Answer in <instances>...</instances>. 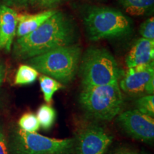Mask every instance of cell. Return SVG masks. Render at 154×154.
Here are the masks:
<instances>
[{
  "instance_id": "obj_1",
  "label": "cell",
  "mask_w": 154,
  "mask_h": 154,
  "mask_svg": "<svg viewBox=\"0 0 154 154\" xmlns=\"http://www.w3.org/2000/svg\"><path fill=\"white\" fill-rule=\"evenodd\" d=\"M76 37V28L72 18L57 11L34 32L17 38L13 52L17 59H30L57 48L74 44Z\"/></svg>"
},
{
  "instance_id": "obj_2",
  "label": "cell",
  "mask_w": 154,
  "mask_h": 154,
  "mask_svg": "<svg viewBox=\"0 0 154 154\" xmlns=\"http://www.w3.org/2000/svg\"><path fill=\"white\" fill-rule=\"evenodd\" d=\"M81 55V48L77 44H72L30 58L28 63L38 73L66 84L75 78Z\"/></svg>"
},
{
  "instance_id": "obj_3",
  "label": "cell",
  "mask_w": 154,
  "mask_h": 154,
  "mask_svg": "<svg viewBox=\"0 0 154 154\" xmlns=\"http://www.w3.org/2000/svg\"><path fill=\"white\" fill-rule=\"evenodd\" d=\"M84 24L89 40L122 37L132 31V21L121 11L110 7L88 9L84 16Z\"/></svg>"
},
{
  "instance_id": "obj_4",
  "label": "cell",
  "mask_w": 154,
  "mask_h": 154,
  "mask_svg": "<svg viewBox=\"0 0 154 154\" xmlns=\"http://www.w3.org/2000/svg\"><path fill=\"white\" fill-rule=\"evenodd\" d=\"M82 87L118 83L122 74L113 56L105 48L88 49L79 67Z\"/></svg>"
},
{
  "instance_id": "obj_5",
  "label": "cell",
  "mask_w": 154,
  "mask_h": 154,
  "mask_svg": "<svg viewBox=\"0 0 154 154\" xmlns=\"http://www.w3.org/2000/svg\"><path fill=\"white\" fill-rule=\"evenodd\" d=\"M119 82L103 86L84 87L79 103L88 116L101 121H111L119 114L123 105Z\"/></svg>"
},
{
  "instance_id": "obj_6",
  "label": "cell",
  "mask_w": 154,
  "mask_h": 154,
  "mask_svg": "<svg viewBox=\"0 0 154 154\" xmlns=\"http://www.w3.org/2000/svg\"><path fill=\"white\" fill-rule=\"evenodd\" d=\"M75 143L74 138L56 139L19 128L14 135L11 149L14 154H72Z\"/></svg>"
},
{
  "instance_id": "obj_7",
  "label": "cell",
  "mask_w": 154,
  "mask_h": 154,
  "mask_svg": "<svg viewBox=\"0 0 154 154\" xmlns=\"http://www.w3.org/2000/svg\"><path fill=\"white\" fill-rule=\"evenodd\" d=\"M119 87L128 94L146 92L152 95L154 91L153 61L128 68L121 79Z\"/></svg>"
},
{
  "instance_id": "obj_8",
  "label": "cell",
  "mask_w": 154,
  "mask_h": 154,
  "mask_svg": "<svg viewBox=\"0 0 154 154\" xmlns=\"http://www.w3.org/2000/svg\"><path fill=\"white\" fill-rule=\"evenodd\" d=\"M119 126L128 136L142 141H151L154 138V120L137 109L128 110L119 114Z\"/></svg>"
},
{
  "instance_id": "obj_9",
  "label": "cell",
  "mask_w": 154,
  "mask_h": 154,
  "mask_svg": "<svg viewBox=\"0 0 154 154\" xmlns=\"http://www.w3.org/2000/svg\"><path fill=\"white\" fill-rule=\"evenodd\" d=\"M112 140V136L103 128L94 125L81 132L75 146L77 154H104Z\"/></svg>"
},
{
  "instance_id": "obj_10",
  "label": "cell",
  "mask_w": 154,
  "mask_h": 154,
  "mask_svg": "<svg viewBox=\"0 0 154 154\" xmlns=\"http://www.w3.org/2000/svg\"><path fill=\"white\" fill-rule=\"evenodd\" d=\"M18 14L6 5H0V49L9 52L16 35Z\"/></svg>"
},
{
  "instance_id": "obj_11",
  "label": "cell",
  "mask_w": 154,
  "mask_h": 154,
  "mask_svg": "<svg viewBox=\"0 0 154 154\" xmlns=\"http://www.w3.org/2000/svg\"><path fill=\"white\" fill-rule=\"evenodd\" d=\"M154 40L140 38L134 44L126 57L128 68L153 61Z\"/></svg>"
},
{
  "instance_id": "obj_12",
  "label": "cell",
  "mask_w": 154,
  "mask_h": 154,
  "mask_svg": "<svg viewBox=\"0 0 154 154\" xmlns=\"http://www.w3.org/2000/svg\"><path fill=\"white\" fill-rule=\"evenodd\" d=\"M57 11L49 9L37 14L24 13V14H18L16 32L17 38L22 37L34 32L52 16Z\"/></svg>"
},
{
  "instance_id": "obj_13",
  "label": "cell",
  "mask_w": 154,
  "mask_h": 154,
  "mask_svg": "<svg viewBox=\"0 0 154 154\" xmlns=\"http://www.w3.org/2000/svg\"><path fill=\"white\" fill-rule=\"evenodd\" d=\"M127 13L134 16L148 14L153 8L154 0H119Z\"/></svg>"
},
{
  "instance_id": "obj_14",
  "label": "cell",
  "mask_w": 154,
  "mask_h": 154,
  "mask_svg": "<svg viewBox=\"0 0 154 154\" xmlns=\"http://www.w3.org/2000/svg\"><path fill=\"white\" fill-rule=\"evenodd\" d=\"M38 74L39 73L30 65H20L15 75L14 84L22 86L32 84L37 79Z\"/></svg>"
},
{
  "instance_id": "obj_15",
  "label": "cell",
  "mask_w": 154,
  "mask_h": 154,
  "mask_svg": "<svg viewBox=\"0 0 154 154\" xmlns=\"http://www.w3.org/2000/svg\"><path fill=\"white\" fill-rule=\"evenodd\" d=\"M39 84L41 91L43 93L44 101L48 103L51 101L54 94L62 88L60 82L46 75H42L39 77Z\"/></svg>"
},
{
  "instance_id": "obj_16",
  "label": "cell",
  "mask_w": 154,
  "mask_h": 154,
  "mask_svg": "<svg viewBox=\"0 0 154 154\" xmlns=\"http://www.w3.org/2000/svg\"><path fill=\"white\" fill-rule=\"evenodd\" d=\"M40 126L44 130H49L54 124L57 117L55 109L49 104H43L38 108L36 113Z\"/></svg>"
},
{
  "instance_id": "obj_17",
  "label": "cell",
  "mask_w": 154,
  "mask_h": 154,
  "mask_svg": "<svg viewBox=\"0 0 154 154\" xmlns=\"http://www.w3.org/2000/svg\"><path fill=\"white\" fill-rule=\"evenodd\" d=\"M18 124L20 129L29 133H36L40 127L37 117L33 113H26L22 115L19 119Z\"/></svg>"
},
{
  "instance_id": "obj_18",
  "label": "cell",
  "mask_w": 154,
  "mask_h": 154,
  "mask_svg": "<svg viewBox=\"0 0 154 154\" xmlns=\"http://www.w3.org/2000/svg\"><path fill=\"white\" fill-rule=\"evenodd\" d=\"M136 109L140 113L148 115L149 116H154V96L147 95L138 99L136 101Z\"/></svg>"
},
{
  "instance_id": "obj_19",
  "label": "cell",
  "mask_w": 154,
  "mask_h": 154,
  "mask_svg": "<svg viewBox=\"0 0 154 154\" xmlns=\"http://www.w3.org/2000/svg\"><path fill=\"white\" fill-rule=\"evenodd\" d=\"M140 34L142 38L154 40V18L150 17L142 23L140 26Z\"/></svg>"
},
{
  "instance_id": "obj_20",
  "label": "cell",
  "mask_w": 154,
  "mask_h": 154,
  "mask_svg": "<svg viewBox=\"0 0 154 154\" xmlns=\"http://www.w3.org/2000/svg\"><path fill=\"white\" fill-rule=\"evenodd\" d=\"M63 0H32L31 5H37L43 8H51Z\"/></svg>"
},
{
  "instance_id": "obj_21",
  "label": "cell",
  "mask_w": 154,
  "mask_h": 154,
  "mask_svg": "<svg viewBox=\"0 0 154 154\" xmlns=\"http://www.w3.org/2000/svg\"><path fill=\"white\" fill-rule=\"evenodd\" d=\"M7 6H15L18 7H26L32 5V0H4Z\"/></svg>"
},
{
  "instance_id": "obj_22",
  "label": "cell",
  "mask_w": 154,
  "mask_h": 154,
  "mask_svg": "<svg viewBox=\"0 0 154 154\" xmlns=\"http://www.w3.org/2000/svg\"><path fill=\"white\" fill-rule=\"evenodd\" d=\"M0 154H9L6 137L1 129H0Z\"/></svg>"
},
{
  "instance_id": "obj_23",
  "label": "cell",
  "mask_w": 154,
  "mask_h": 154,
  "mask_svg": "<svg viewBox=\"0 0 154 154\" xmlns=\"http://www.w3.org/2000/svg\"><path fill=\"white\" fill-rule=\"evenodd\" d=\"M6 74V69L5 65L2 63L0 62V84H2L4 82L5 79Z\"/></svg>"
},
{
  "instance_id": "obj_24",
  "label": "cell",
  "mask_w": 154,
  "mask_h": 154,
  "mask_svg": "<svg viewBox=\"0 0 154 154\" xmlns=\"http://www.w3.org/2000/svg\"><path fill=\"white\" fill-rule=\"evenodd\" d=\"M113 154H140V153L134 151H130V150L121 149V150H119V151H116Z\"/></svg>"
}]
</instances>
